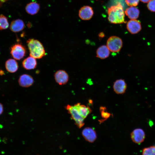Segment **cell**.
<instances>
[{
    "label": "cell",
    "instance_id": "obj_1",
    "mask_svg": "<svg viewBox=\"0 0 155 155\" xmlns=\"http://www.w3.org/2000/svg\"><path fill=\"white\" fill-rule=\"evenodd\" d=\"M108 20L111 23L119 24L125 23L123 7L121 3L108 7L107 9Z\"/></svg>",
    "mask_w": 155,
    "mask_h": 155
},
{
    "label": "cell",
    "instance_id": "obj_2",
    "mask_svg": "<svg viewBox=\"0 0 155 155\" xmlns=\"http://www.w3.org/2000/svg\"><path fill=\"white\" fill-rule=\"evenodd\" d=\"M30 55L35 59H40L45 55V51L42 43L34 38H30L26 41Z\"/></svg>",
    "mask_w": 155,
    "mask_h": 155
},
{
    "label": "cell",
    "instance_id": "obj_3",
    "mask_svg": "<svg viewBox=\"0 0 155 155\" xmlns=\"http://www.w3.org/2000/svg\"><path fill=\"white\" fill-rule=\"evenodd\" d=\"M65 108L71 115V118L75 122V124L79 128H81L84 125V120L80 115L75 105L67 104Z\"/></svg>",
    "mask_w": 155,
    "mask_h": 155
},
{
    "label": "cell",
    "instance_id": "obj_4",
    "mask_svg": "<svg viewBox=\"0 0 155 155\" xmlns=\"http://www.w3.org/2000/svg\"><path fill=\"white\" fill-rule=\"evenodd\" d=\"M123 41L120 37L116 36L109 37L106 42V46L110 51L113 53L119 52L123 46Z\"/></svg>",
    "mask_w": 155,
    "mask_h": 155
},
{
    "label": "cell",
    "instance_id": "obj_5",
    "mask_svg": "<svg viewBox=\"0 0 155 155\" xmlns=\"http://www.w3.org/2000/svg\"><path fill=\"white\" fill-rule=\"evenodd\" d=\"M10 53L14 59L19 60L26 56L27 51L24 46L21 44L17 43L11 47Z\"/></svg>",
    "mask_w": 155,
    "mask_h": 155
},
{
    "label": "cell",
    "instance_id": "obj_6",
    "mask_svg": "<svg viewBox=\"0 0 155 155\" xmlns=\"http://www.w3.org/2000/svg\"><path fill=\"white\" fill-rule=\"evenodd\" d=\"M132 141L137 144H140L143 142L145 138L144 131L141 128H136L133 130L130 134Z\"/></svg>",
    "mask_w": 155,
    "mask_h": 155
},
{
    "label": "cell",
    "instance_id": "obj_7",
    "mask_svg": "<svg viewBox=\"0 0 155 155\" xmlns=\"http://www.w3.org/2000/svg\"><path fill=\"white\" fill-rule=\"evenodd\" d=\"M54 77L56 82L60 85L66 84L69 79V75L67 73L63 70L57 71L54 73Z\"/></svg>",
    "mask_w": 155,
    "mask_h": 155
},
{
    "label": "cell",
    "instance_id": "obj_8",
    "mask_svg": "<svg viewBox=\"0 0 155 155\" xmlns=\"http://www.w3.org/2000/svg\"><path fill=\"white\" fill-rule=\"evenodd\" d=\"M82 135L87 142L93 143L97 138L96 131L92 128L89 127L85 128L82 131Z\"/></svg>",
    "mask_w": 155,
    "mask_h": 155
},
{
    "label": "cell",
    "instance_id": "obj_9",
    "mask_svg": "<svg viewBox=\"0 0 155 155\" xmlns=\"http://www.w3.org/2000/svg\"><path fill=\"white\" fill-rule=\"evenodd\" d=\"M127 28L131 34H136L140 32L142 29L140 22L135 19L130 20L127 23Z\"/></svg>",
    "mask_w": 155,
    "mask_h": 155
},
{
    "label": "cell",
    "instance_id": "obj_10",
    "mask_svg": "<svg viewBox=\"0 0 155 155\" xmlns=\"http://www.w3.org/2000/svg\"><path fill=\"white\" fill-rule=\"evenodd\" d=\"M94 14L92 8L89 6H85L82 7L79 12L80 18L83 20H88L92 17Z\"/></svg>",
    "mask_w": 155,
    "mask_h": 155
},
{
    "label": "cell",
    "instance_id": "obj_11",
    "mask_svg": "<svg viewBox=\"0 0 155 155\" xmlns=\"http://www.w3.org/2000/svg\"><path fill=\"white\" fill-rule=\"evenodd\" d=\"M18 82L19 85L24 88H27L32 85L34 83V80L30 75L23 74L20 77Z\"/></svg>",
    "mask_w": 155,
    "mask_h": 155
},
{
    "label": "cell",
    "instance_id": "obj_12",
    "mask_svg": "<svg viewBox=\"0 0 155 155\" xmlns=\"http://www.w3.org/2000/svg\"><path fill=\"white\" fill-rule=\"evenodd\" d=\"M127 87V84L123 79H118L114 83L113 88L114 91L117 94H124Z\"/></svg>",
    "mask_w": 155,
    "mask_h": 155
},
{
    "label": "cell",
    "instance_id": "obj_13",
    "mask_svg": "<svg viewBox=\"0 0 155 155\" xmlns=\"http://www.w3.org/2000/svg\"><path fill=\"white\" fill-rule=\"evenodd\" d=\"M22 64L24 69L30 70L35 69L36 67L37 63L35 58L30 56L24 59Z\"/></svg>",
    "mask_w": 155,
    "mask_h": 155
},
{
    "label": "cell",
    "instance_id": "obj_14",
    "mask_svg": "<svg viewBox=\"0 0 155 155\" xmlns=\"http://www.w3.org/2000/svg\"><path fill=\"white\" fill-rule=\"evenodd\" d=\"M25 26V25L23 21L22 20L18 19L12 21L10 29L13 32H18L23 30Z\"/></svg>",
    "mask_w": 155,
    "mask_h": 155
},
{
    "label": "cell",
    "instance_id": "obj_15",
    "mask_svg": "<svg viewBox=\"0 0 155 155\" xmlns=\"http://www.w3.org/2000/svg\"><path fill=\"white\" fill-rule=\"evenodd\" d=\"M110 52L106 45H102L97 49L96 51V56L101 59H104L109 56Z\"/></svg>",
    "mask_w": 155,
    "mask_h": 155
},
{
    "label": "cell",
    "instance_id": "obj_16",
    "mask_svg": "<svg viewBox=\"0 0 155 155\" xmlns=\"http://www.w3.org/2000/svg\"><path fill=\"white\" fill-rule=\"evenodd\" d=\"M40 9L39 4L36 2H31L27 4L25 7L26 12L33 15L37 14Z\"/></svg>",
    "mask_w": 155,
    "mask_h": 155
},
{
    "label": "cell",
    "instance_id": "obj_17",
    "mask_svg": "<svg viewBox=\"0 0 155 155\" xmlns=\"http://www.w3.org/2000/svg\"><path fill=\"white\" fill-rule=\"evenodd\" d=\"M75 105L80 115L84 119L92 112V110L89 106L81 104L80 103H78Z\"/></svg>",
    "mask_w": 155,
    "mask_h": 155
},
{
    "label": "cell",
    "instance_id": "obj_18",
    "mask_svg": "<svg viewBox=\"0 0 155 155\" xmlns=\"http://www.w3.org/2000/svg\"><path fill=\"white\" fill-rule=\"evenodd\" d=\"M5 66L6 70L11 73L16 71L19 67L18 62L15 59H8L5 62Z\"/></svg>",
    "mask_w": 155,
    "mask_h": 155
},
{
    "label": "cell",
    "instance_id": "obj_19",
    "mask_svg": "<svg viewBox=\"0 0 155 155\" xmlns=\"http://www.w3.org/2000/svg\"><path fill=\"white\" fill-rule=\"evenodd\" d=\"M125 13L129 18L135 20L139 17L140 11L136 7H131L126 9Z\"/></svg>",
    "mask_w": 155,
    "mask_h": 155
},
{
    "label": "cell",
    "instance_id": "obj_20",
    "mask_svg": "<svg viewBox=\"0 0 155 155\" xmlns=\"http://www.w3.org/2000/svg\"><path fill=\"white\" fill-rule=\"evenodd\" d=\"M9 27L7 18L2 14L0 15V30H5Z\"/></svg>",
    "mask_w": 155,
    "mask_h": 155
},
{
    "label": "cell",
    "instance_id": "obj_21",
    "mask_svg": "<svg viewBox=\"0 0 155 155\" xmlns=\"http://www.w3.org/2000/svg\"><path fill=\"white\" fill-rule=\"evenodd\" d=\"M142 155H155V146L144 148L142 151Z\"/></svg>",
    "mask_w": 155,
    "mask_h": 155
},
{
    "label": "cell",
    "instance_id": "obj_22",
    "mask_svg": "<svg viewBox=\"0 0 155 155\" xmlns=\"http://www.w3.org/2000/svg\"><path fill=\"white\" fill-rule=\"evenodd\" d=\"M147 7L151 11L155 12V0H151L149 1Z\"/></svg>",
    "mask_w": 155,
    "mask_h": 155
},
{
    "label": "cell",
    "instance_id": "obj_23",
    "mask_svg": "<svg viewBox=\"0 0 155 155\" xmlns=\"http://www.w3.org/2000/svg\"><path fill=\"white\" fill-rule=\"evenodd\" d=\"M125 2L129 6L134 7L137 6L139 2V0H125Z\"/></svg>",
    "mask_w": 155,
    "mask_h": 155
},
{
    "label": "cell",
    "instance_id": "obj_24",
    "mask_svg": "<svg viewBox=\"0 0 155 155\" xmlns=\"http://www.w3.org/2000/svg\"><path fill=\"white\" fill-rule=\"evenodd\" d=\"M3 107L2 104L0 102V115L3 113Z\"/></svg>",
    "mask_w": 155,
    "mask_h": 155
},
{
    "label": "cell",
    "instance_id": "obj_25",
    "mask_svg": "<svg viewBox=\"0 0 155 155\" xmlns=\"http://www.w3.org/2000/svg\"><path fill=\"white\" fill-rule=\"evenodd\" d=\"M98 36L100 38H102L104 36V34L103 32L100 33L98 34Z\"/></svg>",
    "mask_w": 155,
    "mask_h": 155
},
{
    "label": "cell",
    "instance_id": "obj_26",
    "mask_svg": "<svg viewBox=\"0 0 155 155\" xmlns=\"http://www.w3.org/2000/svg\"><path fill=\"white\" fill-rule=\"evenodd\" d=\"M151 0H140V1L144 3H147Z\"/></svg>",
    "mask_w": 155,
    "mask_h": 155
},
{
    "label": "cell",
    "instance_id": "obj_27",
    "mask_svg": "<svg viewBox=\"0 0 155 155\" xmlns=\"http://www.w3.org/2000/svg\"><path fill=\"white\" fill-rule=\"evenodd\" d=\"M3 71L1 70H0V75H2L3 74Z\"/></svg>",
    "mask_w": 155,
    "mask_h": 155
}]
</instances>
